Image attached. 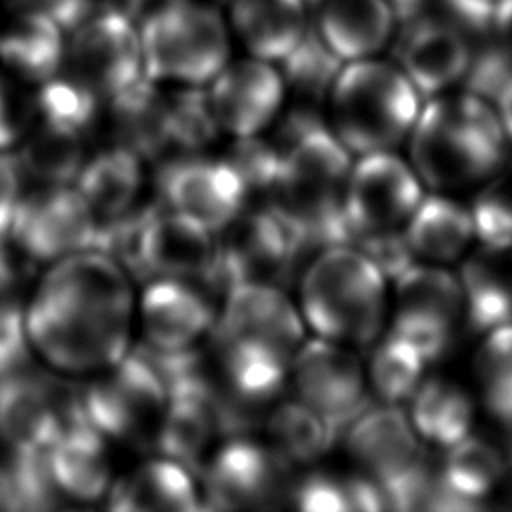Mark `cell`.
<instances>
[{
    "label": "cell",
    "instance_id": "obj_57",
    "mask_svg": "<svg viewBox=\"0 0 512 512\" xmlns=\"http://www.w3.org/2000/svg\"><path fill=\"white\" fill-rule=\"evenodd\" d=\"M486 2H492V4H498L500 0H486Z\"/></svg>",
    "mask_w": 512,
    "mask_h": 512
},
{
    "label": "cell",
    "instance_id": "obj_25",
    "mask_svg": "<svg viewBox=\"0 0 512 512\" xmlns=\"http://www.w3.org/2000/svg\"><path fill=\"white\" fill-rule=\"evenodd\" d=\"M396 12L388 0H322L316 34L342 62L376 56L394 34Z\"/></svg>",
    "mask_w": 512,
    "mask_h": 512
},
{
    "label": "cell",
    "instance_id": "obj_1",
    "mask_svg": "<svg viewBox=\"0 0 512 512\" xmlns=\"http://www.w3.org/2000/svg\"><path fill=\"white\" fill-rule=\"evenodd\" d=\"M24 308L34 354L56 372L88 376L132 348L134 278L102 250L48 264Z\"/></svg>",
    "mask_w": 512,
    "mask_h": 512
},
{
    "label": "cell",
    "instance_id": "obj_46",
    "mask_svg": "<svg viewBox=\"0 0 512 512\" xmlns=\"http://www.w3.org/2000/svg\"><path fill=\"white\" fill-rule=\"evenodd\" d=\"M390 334L410 344L426 362L442 358L452 344V322L394 312Z\"/></svg>",
    "mask_w": 512,
    "mask_h": 512
},
{
    "label": "cell",
    "instance_id": "obj_56",
    "mask_svg": "<svg viewBox=\"0 0 512 512\" xmlns=\"http://www.w3.org/2000/svg\"><path fill=\"white\" fill-rule=\"evenodd\" d=\"M304 2H306V4H308V6H310V4H316V6H318V4H320V2H322V0H304Z\"/></svg>",
    "mask_w": 512,
    "mask_h": 512
},
{
    "label": "cell",
    "instance_id": "obj_18",
    "mask_svg": "<svg viewBox=\"0 0 512 512\" xmlns=\"http://www.w3.org/2000/svg\"><path fill=\"white\" fill-rule=\"evenodd\" d=\"M218 240L198 220L160 206L146 222L138 248L134 280L178 278L216 286Z\"/></svg>",
    "mask_w": 512,
    "mask_h": 512
},
{
    "label": "cell",
    "instance_id": "obj_16",
    "mask_svg": "<svg viewBox=\"0 0 512 512\" xmlns=\"http://www.w3.org/2000/svg\"><path fill=\"white\" fill-rule=\"evenodd\" d=\"M306 330L298 304L280 286L244 282L224 292L210 336L258 344L292 362Z\"/></svg>",
    "mask_w": 512,
    "mask_h": 512
},
{
    "label": "cell",
    "instance_id": "obj_45",
    "mask_svg": "<svg viewBox=\"0 0 512 512\" xmlns=\"http://www.w3.org/2000/svg\"><path fill=\"white\" fill-rule=\"evenodd\" d=\"M32 354L24 304L0 298V378L28 370Z\"/></svg>",
    "mask_w": 512,
    "mask_h": 512
},
{
    "label": "cell",
    "instance_id": "obj_36",
    "mask_svg": "<svg viewBox=\"0 0 512 512\" xmlns=\"http://www.w3.org/2000/svg\"><path fill=\"white\" fill-rule=\"evenodd\" d=\"M32 106L34 120L88 136L98 126L104 102L74 76L60 70L36 86Z\"/></svg>",
    "mask_w": 512,
    "mask_h": 512
},
{
    "label": "cell",
    "instance_id": "obj_37",
    "mask_svg": "<svg viewBox=\"0 0 512 512\" xmlns=\"http://www.w3.org/2000/svg\"><path fill=\"white\" fill-rule=\"evenodd\" d=\"M366 364L370 394L382 404H400L412 398L422 382L424 358L404 340L390 334L372 344Z\"/></svg>",
    "mask_w": 512,
    "mask_h": 512
},
{
    "label": "cell",
    "instance_id": "obj_7",
    "mask_svg": "<svg viewBox=\"0 0 512 512\" xmlns=\"http://www.w3.org/2000/svg\"><path fill=\"white\" fill-rule=\"evenodd\" d=\"M78 396L84 420L110 442L154 448L168 390L134 348L114 364L88 374Z\"/></svg>",
    "mask_w": 512,
    "mask_h": 512
},
{
    "label": "cell",
    "instance_id": "obj_33",
    "mask_svg": "<svg viewBox=\"0 0 512 512\" xmlns=\"http://www.w3.org/2000/svg\"><path fill=\"white\" fill-rule=\"evenodd\" d=\"M410 402V420L424 438L448 448L468 434L472 402L454 382L440 378L424 380Z\"/></svg>",
    "mask_w": 512,
    "mask_h": 512
},
{
    "label": "cell",
    "instance_id": "obj_13",
    "mask_svg": "<svg viewBox=\"0 0 512 512\" xmlns=\"http://www.w3.org/2000/svg\"><path fill=\"white\" fill-rule=\"evenodd\" d=\"M84 420L78 390L22 370L0 378V440L12 450L48 448L70 424Z\"/></svg>",
    "mask_w": 512,
    "mask_h": 512
},
{
    "label": "cell",
    "instance_id": "obj_40",
    "mask_svg": "<svg viewBox=\"0 0 512 512\" xmlns=\"http://www.w3.org/2000/svg\"><path fill=\"white\" fill-rule=\"evenodd\" d=\"M218 134L204 86H176L168 92V154L202 152Z\"/></svg>",
    "mask_w": 512,
    "mask_h": 512
},
{
    "label": "cell",
    "instance_id": "obj_34",
    "mask_svg": "<svg viewBox=\"0 0 512 512\" xmlns=\"http://www.w3.org/2000/svg\"><path fill=\"white\" fill-rule=\"evenodd\" d=\"M406 224L404 234L414 254L434 260L458 256L472 234L470 212L440 196L420 200Z\"/></svg>",
    "mask_w": 512,
    "mask_h": 512
},
{
    "label": "cell",
    "instance_id": "obj_19",
    "mask_svg": "<svg viewBox=\"0 0 512 512\" xmlns=\"http://www.w3.org/2000/svg\"><path fill=\"white\" fill-rule=\"evenodd\" d=\"M216 306L198 282L154 278L136 298V324L144 346L162 352L198 348L212 334Z\"/></svg>",
    "mask_w": 512,
    "mask_h": 512
},
{
    "label": "cell",
    "instance_id": "obj_55",
    "mask_svg": "<svg viewBox=\"0 0 512 512\" xmlns=\"http://www.w3.org/2000/svg\"><path fill=\"white\" fill-rule=\"evenodd\" d=\"M506 450H504V464H506V474L512 480V424H506Z\"/></svg>",
    "mask_w": 512,
    "mask_h": 512
},
{
    "label": "cell",
    "instance_id": "obj_22",
    "mask_svg": "<svg viewBox=\"0 0 512 512\" xmlns=\"http://www.w3.org/2000/svg\"><path fill=\"white\" fill-rule=\"evenodd\" d=\"M406 24L396 42V64L418 94L436 96L466 74L472 50L458 26L430 14Z\"/></svg>",
    "mask_w": 512,
    "mask_h": 512
},
{
    "label": "cell",
    "instance_id": "obj_9",
    "mask_svg": "<svg viewBox=\"0 0 512 512\" xmlns=\"http://www.w3.org/2000/svg\"><path fill=\"white\" fill-rule=\"evenodd\" d=\"M356 350L342 342L312 336L302 342L290 364L296 396L324 418L334 438L370 408L366 366Z\"/></svg>",
    "mask_w": 512,
    "mask_h": 512
},
{
    "label": "cell",
    "instance_id": "obj_26",
    "mask_svg": "<svg viewBox=\"0 0 512 512\" xmlns=\"http://www.w3.org/2000/svg\"><path fill=\"white\" fill-rule=\"evenodd\" d=\"M110 144L126 146L146 158L168 152V92L142 76L126 90L104 100L102 116Z\"/></svg>",
    "mask_w": 512,
    "mask_h": 512
},
{
    "label": "cell",
    "instance_id": "obj_42",
    "mask_svg": "<svg viewBox=\"0 0 512 512\" xmlns=\"http://www.w3.org/2000/svg\"><path fill=\"white\" fill-rule=\"evenodd\" d=\"M476 368L488 410L504 424H512V324L492 330Z\"/></svg>",
    "mask_w": 512,
    "mask_h": 512
},
{
    "label": "cell",
    "instance_id": "obj_14",
    "mask_svg": "<svg viewBox=\"0 0 512 512\" xmlns=\"http://www.w3.org/2000/svg\"><path fill=\"white\" fill-rule=\"evenodd\" d=\"M162 206L198 220L220 234L246 206L240 176L224 158L202 152L170 156L156 176Z\"/></svg>",
    "mask_w": 512,
    "mask_h": 512
},
{
    "label": "cell",
    "instance_id": "obj_41",
    "mask_svg": "<svg viewBox=\"0 0 512 512\" xmlns=\"http://www.w3.org/2000/svg\"><path fill=\"white\" fill-rule=\"evenodd\" d=\"M366 498V482L360 472L342 476L324 470L294 480L288 496L292 506L312 512L362 510Z\"/></svg>",
    "mask_w": 512,
    "mask_h": 512
},
{
    "label": "cell",
    "instance_id": "obj_5",
    "mask_svg": "<svg viewBox=\"0 0 512 512\" xmlns=\"http://www.w3.org/2000/svg\"><path fill=\"white\" fill-rule=\"evenodd\" d=\"M410 132L414 168L434 188L484 178L506 154L500 120L484 98L472 92L432 98L418 112Z\"/></svg>",
    "mask_w": 512,
    "mask_h": 512
},
{
    "label": "cell",
    "instance_id": "obj_4",
    "mask_svg": "<svg viewBox=\"0 0 512 512\" xmlns=\"http://www.w3.org/2000/svg\"><path fill=\"white\" fill-rule=\"evenodd\" d=\"M326 110L330 130L352 156L392 150L416 122L418 90L398 64L350 60L332 82Z\"/></svg>",
    "mask_w": 512,
    "mask_h": 512
},
{
    "label": "cell",
    "instance_id": "obj_48",
    "mask_svg": "<svg viewBox=\"0 0 512 512\" xmlns=\"http://www.w3.org/2000/svg\"><path fill=\"white\" fill-rule=\"evenodd\" d=\"M8 74H0V152L18 146L34 122L32 96H24Z\"/></svg>",
    "mask_w": 512,
    "mask_h": 512
},
{
    "label": "cell",
    "instance_id": "obj_30",
    "mask_svg": "<svg viewBox=\"0 0 512 512\" xmlns=\"http://www.w3.org/2000/svg\"><path fill=\"white\" fill-rule=\"evenodd\" d=\"M512 248H486L462 266L466 320L474 332L512 324Z\"/></svg>",
    "mask_w": 512,
    "mask_h": 512
},
{
    "label": "cell",
    "instance_id": "obj_51",
    "mask_svg": "<svg viewBox=\"0 0 512 512\" xmlns=\"http://www.w3.org/2000/svg\"><path fill=\"white\" fill-rule=\"evenodd\" d=\"M490 38L512 64V0H500L496 4Z\"/></svg>",
    "mask_w": 512,
    "mask_h": 512
},
{
    "label": "cell",
    "instance_id": "obj_38",
    "mask_svg": "<svg viewBox=\"0 0 512 512\" xmlns=\"http://www.w3.org/2000/svg\"><path fill=\"white\" fill-rule=\"evenodd\" d=\"M344 62L336 58L322 42L316 30H308L302 42L278 62L284 78L286 96H296L298 104H326L332 82Z\"/></svg>",
    "mask_w": 512,
    "mask_h": 512
},
{
    "label": "cell",
    "instance_id": "obj_44",
    "mask_svg": "<svg viewBox=\"0 0 512 512\" xmlns=\"http://www.w3.org/2000/svg\"><path fill=\"white\" fill-rule=\"evenodd\" d=\"M472 232L486 248H512V182L498 180L474 202Z\"/></svg>",
    "mask_w": 512,
    "mask_h": 512
},
{
    "label": "cell",
    "instance_id": "obj_17",
    "mask_svg": "<svg viewBox=\"0 0 512 512\" xmlns=\"http://www.w3.org/2000/svg\"><path fill=\"white\" fill-rule=\"evenodd\" d=\"M204 88L220 132L232 138L260 136L276 122L286 102L278 64L256 56L228 60Z\"/></svg>",
    "mask_w": 512,
    "mask_h": 512
},
{
    "label": "cell",
    "instance_id": "obj_52",
    "mask_svg": "<svg viewBox=\"0 0 512 512\" xmlns=\"http://www.w3.org/2000/svg\"><path fill=\"white\" fill-rule=\"evenodd\" d=\"M400 20H412L416 16H422L428 12L434 0H388Z\"/></svg>",
    "mask_w": 512,
    "mask_h": 512
},
{
    "label": "cell",
    "instance_id": "obj_3",
    "mask_svg": "<svg viewBox=\"0 0 512 512\" xmlns=\"http://www.w3.org/2000/svg\"><path fill=\"white\" fill-rule=\"evenodd\" d=\"M298 308L314 336L368 348L384 326L386 276L354 244L320 248L300 276Z\"/></svg>",
    "mask_w": 512,
    "mask_h": 512
},
{
    "label": "cell",
    "instance_id": "obj_15",
    "mask_svg": "<svg viewBox=\"0 0 512 512\" xmlns=\"http://www.w3.org/2000/svg\"><path fill=\"white\" fill-rule=\"evenodd\" d=\"M422 200L420 184L406 162L390 150L360 154L344 190L350 240L356 234L398 230Z\"/></svg>",
    "mask_w": 512,
    "mask_h": 512
},
{
    "label": "cell",
    "instance_id": "obj_24",
    "mask_svg": "<svg viewBox=\"0 0 512 512\" xmlns=\"http://www.w3.org/2000/svg\"><path fill=\"white\" fill-rule=\"evenodd\" d=\"M194 472L162 454L114 478L106 498L118 512H186L202 506Z\"/></svg>",
    "mask_w": 512,
    "mask_h": 512
},
{
    "label": "cell",
    "instance_id": "obj_31",
    "mask_svg": "<svg viewBox=\"0 0 512 512\" xmlns=\"http://www.w3.org/2000/svg\"><path fill=\"white\" fill-rule=\"evenodd\" d=\"M266 444L290 466L312 464L334 442V434L298 396L276 400L264 420Z\"/></svg>",
    "mask_w": 512,
    "mask_h": 512
},
{
    "label": "cell",
    "instance_id": "obj_47",
    "mask_svg": "<svg viewBox=\"0 0 512 512\" xmlns=\"http://www.w3.org/2000/svg\"><path fill=\"white\" fill-rule=\"evenodd\" d=\"M350 244H354L360 252H364L386 278L400 276L408 266H412L414 250L410 248L406 234L400 230L386 232H370L352 236Z\"/></svg>",
    "mask_w": 512,
    "mask_h": 512
},
{
    "label": "cell",
    "instance_id": "obj_12",
    "mask_svg": "<svg viewBox=\"0 0 512 512\" xmlns=\"http://www.w3.org/2000/svg\"><path fill=\"white\" fill-rule=\"evenodd\" d=\"M96 226L94 212L74 184H40L20 196L10 236L34 262L52 264L92 248Z\"/></svg>",
    "mask_w": 512,
    "mask_h": 512
},
{
    "label": "cell",
    "instance_id": "obj_10",
    "mask_svg": "<svg viewBox=\"0 0 512 512\" xmlns=\"http://www.w3.org/2000/svg\"><path fill=\"white\" fill-rule=\"evenodd\" d=\"M64 72L108 100L144 76L138 24L120 10L90 12L66 32Z\"/></svg>",
    "mask_w": 512,
    "mask_h": 512
},
{
    "label": "cell",
    "instance_id": "obj_6",
    "mask_svg": "<svg viewBox=\"0 0 512 512\" xmlns=\"http://www.w3.org/2000/svg\"><path fill=\"white\" fill-rule=\"evenodd\" d=\"M144 76L158 84L206 86L230 60L228 20L202 0H166L138 24Z\"/></svg>",
    "mask_w": 512,
    "mask_h": 512
},
{
    "label": "cell",
    "instance_id": "obj_50",
    "mask_svg": "<svg viewBox=\"0 0 512 512\" xmlns=\"http://www.w3.org/2000/svg\"><path fill=\"white\" fill-rule=\"evenodd\" d=\"M20 196V168L14 158L0 152V236L10 234L14 210Z\"/></svg>",
    "mask_w": 512,
    "mask_h": 512
},
{
    "label": "cell",
    "instance_id": "obj_53",
    "mask_svg": "<svg viewBox=\"0 0 512 512\" xmlns=\"http://www.w3.org/2000/svg\"><path fill=\"white\" fill-rule=\"evenodd\" d=\"M496 100H498V106H500L502 124L506 128V132L512 136V80L500 90Z\"/></svg>",
    "mask_w": 512,
    "mask_h": 512
},
{
    "label": "cell",
    "instance_id": "obj_2",
    "mask_svg": "<svg viewBox=\"0 0 512 512\" xmlns=\"http://www.w3.org/2000/svg\"><path fill=\"white\" fill-rule=\"evenodd\" d=\"M352 162L350 150L328 122L306 130L280 150V168L266 206L288 222L302 248L350 244L344 190Z\"/></svg>",
    "mask_w": 512,
    "mask_h": 512
},
{
    "label": "cell",
    "instance_id": "obj_28",
    "mask_svg": "<svg viewBox=\"0 0 512 512\" xmlns=\"http://www.w3.org/2000/svg\"><path fill=\"white\" fill-rule=\"evenodd\" d=\"M228 26L250 56L278 64L308 34L304 0H232Z\"/></svg>",
    "mask_w": 512,
    "mask_h": 512
},
{
    "label": "cell",
    "instance_id": "obj_32",
    "mask_svg": "<svg viewBox=\"0 0 512 512\" xmlns=\"http://www.w3.org/2000/svg\"><path fill=\"white\" fill-rule=\"evenodd\" d=\"M86 136L34 120L18 152L20 174L38 184H74L86 160Z\"/></svg>",
    "mask_w": 512,
    "mask_h": 512
},
{
    "label": "cell",
    "instance_id": "obj_8",
    "mask_svg": "<svg viewBox=\"0 0 512 512\" xmlns=\"http://www.w3.org/2000/svg\"><path fill=\"white\" fill-rule=\"evenodd\" d=\"M290 468L266 442L238 434L216 444L200 468L202 496L220 510L278 508L290 496Z\"/></svg>",
    "mask_w": 512,
    "mask_h": 512
},
{
    "label": "cell",
    "instance_id": "obj_49",
    "mask_svg": "<svg viewBox=\"0 0 512 512\" xmlns=\"http://www.w3.org/2000/svg\"><path fill=\"white\" fill-rule=\"evenodd\" d=\"M14 10H28L44 14L58 22L66 32H70L78 22H82L90 12V0H8Z\"/></svg>",
    "mask_w": 512,
    "mask_h": 512
},
{
    "label": "cell",
    "instance_id": "obj_21",
    "mask_svg": "<svg viewBox=\"0 0 512 512\" xmlns=\"http://www.w3.org/2000/svg\"><path fill=\"white\" fill-rule=\"evenodd\" d=\"M220 432H226L224 414L208 370L168 390L166 410L156 434L158 454L200 472Z\"/></svg>",
    "mask_w": 512,
    "mask_h": 512
},
{
    "label": "cell",
    "instance_id": "obj_29",
    "mask_svg": "<svg viewBox=\"0 0 512 512\" xmlns=\"http://www.w3.org/2000/svg\"><path fill=\"white\" fill-rule=\"evenodd\" d=\"M144 180V158L126 146L108 144L86 156L74 186L94 212L96 222H104L140 204Z\"/></svg>",
    "mask_w": 512,
    "mask_h": 512
},
{
    "label": "cell",
    "instance_id": "obj_23",
    "mask_svg": "<svg viewBox=\"0 0 512 512\" xmlns=\"http://www.w3.org/2000/svg\"><path fill=\"white\" fill-rule=\"evenodd\" d=\"M48 466L62 498L96 502L114 482L110 440L86 420L70 424L48 448Z\"/></svg>",
    "mask_w": 512,
    "mask_h": 512
},
{
    "label": "cell",
    "instance_id": "obj_27",
    "mask_svg": "<svg viewBox=\"0 0 512 512\" xmlns=\"http://www.w3.org/2000/svg\"><path fill=\"white\" fill-rule=\"evenodd\" d=\"M66 30L52 18L14 10L0 24V66L24 84H42L64 66Z\"/></svg>",
    "mask_w": 512,
    "mask_h": 512
},
{
    "label": "cell",
    "instance_id": "obj_43",
    "mask_svg": "<svg viewBox=\"0 0 512 512\" xmlns=\"http://www.w3.org/2000/svg\"><path fill=\"white\" fill-rule=\"evenodd\" d=\"M222 158L240 176L248 202L270 200L280 168V150L276 144L264 142L260 136L234 138Z\"/></svg>",
    "mask_w": 512,
    "mask_h": 512
},
{
    "label": "cell",
    "instance_id": "obj_20",
    "mask_svg": "<svg viewBox=\"0 0 512 512\" xmlns=\"http://www.w3.org/2000/svg\"><path fill=\"white\" fill-rule=\"evenodd\" d=\"M344 448L358 472L386 492L426 458L412 420L398 404L366 408L344 430Z\"/></svg>",
    "mask_w": 512,
    "mask_h": 512
},
{
    "label": "cell",
    "instance_id": "obj_39",
    "mask_svg": "<svg viewBox=\"0 0 512 512\" xmlns=\"http://www.w3.org/2000/svg\"><path fill=\"white\" fill-rule=\"evenodd\" d=\"M396 280V312L456 320L462 302L458 280L440 268L408 266Z\"/></svg>",
    "mask_w": 512,
    "mask_h": 512
},
{
    "label": "cell",
    "instance_id": "obj_11",
    "mask_svg": "<svg viewBox=\"0 0 512 512\" xmlns=\"http://www.w3.org/2000/svg\"><path fill=\"white\" fill-rule=\"evenodd\" d=\"M216 250V282L222 292L234 284H276L292 272L302 246L272 208H244L220 234Z\"/></svg>",
    "mask_w": 512,
    "mask_h": 512
},
{
    "label": "cell",
    "instance_id": "obj_35",
    "mask_svg": "<svg viewBox=\"0 0 512 512\" xmlns=\"http://www.w3.org/2000/svg\"><path fill=\"white\" fill-rule=\"evenodd\" d=\"M438 474L452 494L482 508L478 500L488 496L504 478L506 464L502 452L490 442L464 436L460 442L448 446Z\"/></svg>",
    "mask_w": 512,
    "mask_h": 512
},
{
    "label": "cell",
    "instance_id": "obj_54",
    "mask_svg": "<svg viewBox=\"0 0 512 512\" xmlns=\"http://www.w3.org/2000/svg\"><path fill=\"white\" fill-rule=\"evenodd\" d=\"M0 508H14L8 480V464L0 466Z\"/></svg>",
    "mask_w": 512,
    "mask_h": 512
}]
</instances>
